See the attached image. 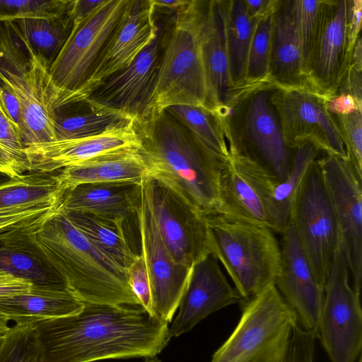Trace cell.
<instances>
[{"instance_id": "74e56055", "label": "cell", "mask_w": 362, "mask_h": 362, "mask_svg": "<svg viewBox=\"0 0 362 362\" xmlns=\"http://www.w3.org/2000/svg\"><path fill=\"white\" fill-rule=\"evenodd\" d=\"M0 362H43L32 323L16 324L3 336Z\"/></svg>"}, {"instance_id": "44dd1931", "label": "cell", "mask_w": 362, "mask_h": 362, "mask_svg": "<svg viewBox=\"0 0 362 362\" xmlns=\"http://www.w3.org/2000/svg\"><path fill=\"white\" fill-rule=\"evenodd\" d=\"M158 31L153 0H129L124 16L83 90L82 98L100 83L129 66L153 41Z\"/></svg>"}, {"instance_id": "91938a15", "label": "cell", "mask_w": 362, "mask_h": 362, "mask_svg": "<svg viewBox=\"0 0 362 362\" xmlns=\"http://www.w3.org/2000/svg\"><path fill=\"white\" fill-rule=\"evenodd\" d=\"M357 362H362V357L360 356Z\"/></svg>"}, {"instance_id": "f35d334b", "label": "cell", "mask_w": 362, "mask_h": 362, "mask_svg": "<svg viewBox=\"0 0 362 362\" xmlns=\"http://www.w3.org/2000/svg\"><path fill=\"white\" fill-rule=\"evenodd\" d=\"M72 0H0V22L54 18L72 11Z\"/></svg>"}, {"instance_id": "681fc988", "label": "cell", "mask_w": 362, "mask_h": 362, "mask_svg": "<svg viewBox=\"0 0 362 362\" xmlns=\"http://www.w3.org/2000/svg\"><path fill=\"white\" fill-rule=\"evenodd\" d=\"M361 69L351 64L341 84L335 93H348L353 96L358 103H362Z\"/></svg>"}, {"instance_id": "8fae6325", "label": "cell", "mask_w": 362, "mask_h": 362, "mask_svg": "<svg viewBox=\"0 0 362 362\" xmlns=\"http://www.w3.org/2000/svg\"><path fill=\"white\" fill-rule=\"evenodd\" d=\"M141 191L161 240L173 259L189 268L209 252L204 216L155 179Z\"/></svg>"}, {"instance_id": "f5cc1de1", "label": "cell", "mask_w": 362, "mask_h": 362, "mask_svg": "<svg viewBox=\"0 0 362 362\" xmlns=\"http://www.w3.org/2000/svg\"><path fill=\"white\" fill-rule=\"evenodd\" d=\"M0 172L11 177L21 175V173L0 144Z\"/></svg>"}, {"instance_id": "e0dca14e", "label": "cell", "mask_w": 362, "mask_h": 362, "mask_svg": "<svg viewBox=\"0 0 362 362\" xmlns=\"http://www.w3.org/2000/svg\"><path fill=\"white\" fill-rule=\"evenodd\" d=\"M354 47L348 37L346 0H324L320 29L305 69L312 91L324 98L337 91L351 64Z\"/></svg>"}, {"instance_id": "c3c4849f", "label": "cell", "mask_w": 362, "mask_h": 362, "mask_svg": "<svg viewBox=\"0 0 362 362\" xmlns=\"http://www.w3.org/2000/svg\"><path fill=\"white\" fill-rule=\"evenodd\" d=\"M32 287L30 282L0 271V298L25 293Z\"/></svg>"}, {"instance_id": "ab89813d", "label": "cell", "mask_w": 362, "mask_h": 362, "mask_svg": "<svg viewBox=\"0 0 362 362\" xmlns=\"http://www.w3.org/2000/svg\"><path fill=\"white\" fill-rule=\"evenodd\" d=\"M332 116L344 143L346 160L362 178V111Z\"/></svg>"}, {"instance_id": "ac0fdd59", "label": "cell", "mask_w": 362, "mask_h": 362, "mask_svg": "<svg viewBox=\"0 0 362 362\" xmlns=\"http://www.w3.org/2000/svg\"><path fill=\"white\" fill-rule=\"evenodd\" d=\"M281 235V264L274 285L298 324L317 337L325 288L317 280L290 222Z\"/></svg>"}, {"instance_id": "2e32d148", "label": "cell", "mask_w": 362, "mask_h": 362, "mask_svg": "<svg viewBox=\"0 0 362 362\" xmlns=\"http://www.w3.org/2000/svg\"><path fill=\"white\" fill-rule=\"evenodd\" d=\"M143 255L150 281L152 310L169 323L187 288L192 267L176 262L165 247L143 196L136 212Z\"/></svg>"}, {"instance_id": "7c38bea8", "label": "cell", "mask_w": 362, "mask_h": 362, "mask_svg": "<svg viewBox=\"0 0 362 362\" xmlns=\"http://www.w3.org/2000/svg\"><path fill=\"white\" fill-rule=\"evenodd\" d=\"M0 78L13 90L22 110L23 141L25 146L53 141V112L59 93L49 69L34 53L0 59Z\"/></svg>"}, {"instance_id": "603a6c76", "label": "cell", "mask_w": 362, "mask_h": 362, "mask_svg": "<svg viewBox=\"0 0 362 362\" xmlns=\"http://www.w3.org/2000/svg\"><path fill=\"white\" fill-rule=\"evenodd\" d=\"M197 18L208 107L214 111L227 105L238 91L233 89L229 74L223 0H197Z\"/></svg>"}, {"instance_id": "e575fe53", "label": "cell", "mask_w": 362, "mask_h": 362, "mask_svg": "<svg viewBox=\"0 0 362 362\" xmlns=\"http://www.w3.org/2000/svg\"><path fill=\"white\" fill-rule=\"evenodd\" d=\"M164 110L180 121L216 153L229 157L223 129L213 111L202 106L188 105H171Z\"/></svg>"}, {"instance_id": "11a10c76", "label": "cell", "mask_w": 362, "mask_h": 362, "mask_svg": "<svg viewBox=\"0 0 362 362\" xmlns=\"http://www.w3.org/2000/svg\"><path fill=\"white\" fill-rule=\"evenodd\" d=\"M8 320L0 315V336L4 335L9 329Z\"/></svg>"}, {"instance_id": "836d02e7", "label": "cell", "mask_w": 362, "mask_h": 362, "mask_svg": "<svg viewBox=\"0 0 362 362\" xmlns=\"http://www.w3.org/2000/svg\"><path fill=\"white\" fill-rule=\"evenodd\" d=\"M65 190L57 172H30L0 185V210L62 201Z\"/></svg>"}, {"instance_id": "52a82bcc", "label": "cell", "mask_w": 362, "mask_h": 362, "mask_svg": "<svg viewBox=\"0 0 362 362\" xmlns=\"http://www.w3.org/2000/svg\"><path fill=\"white\" fill-rule=\"evenodd\" d=\"M242 308L237 326L211 362H282L297 320L275 285Z\"/></svg>"}, {"instance_id": "d6986e66", "label": "cell", "mask_w": 362, "mask_h": 362, "mask_svg": "<svg viewBox=\"0 0 362 362\" xmlns=\"http://www.w3.org/2000/svg\"><path fill=\"white\" fill-rule=\"evenodd\" d=\"M134 119L105 132L78 139L30 144L25 148L30 172L51 173L98 156L138 148Z\"/></svg>"}, {"instance_id": "5bb4252c", "label": "cell", "mask_w": 362, "mask_h": 362, "mask_svg": "<svg viewBox=\"0 0 362 362\" xmlns=\"http://www.w3.org/2000/svg\"><path fill=\"white\" fill-rule=\"evenodd\" d=\"M317 162L338 221L341 247L353 279L361 294L362 279V178L346 158L322 154Z\"/></svg>"}, {"instance_id": "3957f363", "label": "cell", "mask_w": 362, "mask_h": 362, "mask_svg": "<svg viewBox=\"0 0 362 362\" xmlns=\"http://www.w3.org/2000/svg\"><path fill=\"white\" fill-rule=\"evenodd\" d=\"M33 239L81 302L140 305L126 270L97 249L59 209L33 233Z\"/></svg>"}, {"instance_id": "d4e9b609", "label": "cell", "mask_w": 362, "mask_h": 362, "mask_svg": "<svg viewBox=\"0 0 362 362\" xmlns=\"http://www.w3.org/2000/svg\"><path fill=\"white\" fill-rule=\"evenodd\" d=\"M141 195V182L81 184L64 192L59 209L126 223L130 216L136 215Z\"/></svg>"}, {"instance_id": "4fadbf2b", "label": "cell", "mask_w": 362, "mask_h": 362, "mask_svg": "<svg viewBox=\"0 0 362 362\" xmlns=\"http://www.w3.org/2000/svg\"><path fill=\"white\" fill-rule=\"evenodd\" d=\"M272 100L289 147L309 141L325 154L346 159L344 143L324 98L305 88L278 87Z\"/></svg>"}, {"instance_id": "6da1fadb", "label": "cell", "mask_w": 362, "mask_h": 362, "mask_svg": "<svg viewBox=\"0 0 362 362\" xmlns=\"http://www.w3.org/2000/svg\"><path fill=\"white\" fill-rule=\"evenodd\" d=\"M83 304L76 314L32 322L43 362L153 358L171 339L168 323L141 305Z\"/></svg>"}, {"instance_id": "f6af8a7d", "label": "cell", "mask_w": 362, "mask_h": 362, "mask_svg": "<svg viewBox=\"0 0 362 362\" xmlns=\"http://www.w3.org/2000/svg\"><path fill=\"white\" fill-rule=\"evenodd\" d=\"M0 105L6 116L18 129L23 139V120L20 103L13 90L1 78Z\"/></svg>"}, {"instance_id": "ee69618b", "label": "cell", "mask_w": 362, "mask_h": 362, "mask_svg": "<svg viewBox=\"0 0 362 362\" xmlns=\"http://www.w3.org/2000/svg\"><path fill=\"white\" fill-rule=\"evenodd\" d=\"M317 338L316 334L302 328L296 322L282 362H314Z\"/></svg>"}, {"instance_id": "f1b7e54d", "label": "cell", "mask_w": 362, "mask_h": 362, "mask_svg": "<svg viewBox=\"0 0 362 362\" xmlns=\"http://www.w3.org/2000/svg\"><path fill=\"white\" fill-rule=\"evenodd\" d=\"M133 120L112 110L91 105L86 99L72 102L53 112L54 141L89 136Z\"/></svg>"}, {"instance_id": "277c9868", "label": "cell", "mask_w": 362, "mask_h": 362, "mask_svg": "<svg viewBox=\"0 0 362 362\" xmlns=\"http://www.w3.org/2000/svg\"><path fill=\"white\" fill-rule=\"evenodd\" d=\"M278 87L272 81L247 84L227 105L213 112L223 129L229 156L250 163L281 182L291 170L294 148L285 141L272 100Z\"/></svg>"}, {"instance_id": "816d5d0a", "label": "cell", "mask_w": 362, "mask_h": 362, "mask_svg": "<svg viewBox=\"0 0 362 362\" xmlns=\"http://www.w3.org/2000/svg\"><path fill=\"white\" fill-rule=\"evenodd\" d=\"M105 0H75L72 9L74 25L78 24L95 11Z\"/></svg>"}, {"instance_id": "680465c9", "label": "cell", "mask_w": 362, "mask_h": 362, "mask_svg": "<svg viewBox=\"0 0 362 362\" xmlns=\"http://www.w3.org/2000/svg\"><path fill=\"white\" fill-rule=\"evenodd\" d=\"M3 336H0V346H1V345L2 344V341H3Z\"/></svg>"}, {"instance_id": "ffe728a7", "label": "cell", "mask_w": 362, "mask_h": 362, "mask_svg": "<svg viewBox=\"0 0 362 362\" xmlns=\"http://www.w3.org/2000/svg\"><path fill=\"white\" fill-rule=\"evenodd\" d=\"M274 182L252 164L229 156L220 175L219 202L214 214L269 228L267 204Z\"/></svg>"}, {"instance_id": "b9f144b4", "label": "cell", "mask_w": 362, "mask_h": 362, "mask_svg": "<svg viewBox=\"0 0 362 362\" xmlns=\"http://www.w3.org/2000/svg\"><path fill=\"white\" fill-rule=\"evenodd\" d=\"M62 202H42L0 210V231L57 211Z\"/></svg>"}, {"instance_id": "484cf974", "label": "cell", "mask_w": 362, "mask_h": 362, "mask_svg": "<svg viewBox=\"0 0 362 362\" xmlns=\"http://www.w3.org/2000/svg\"><path fill=\"white\" fill-rule=\"evenodd\" d=\"M269 79L282 88L311 90L299 38L285 0H279L274 13Z\"/></svg>"}, {"instance_id": "7a4b0ae2", "label": "cell", "mask_w": 362, "mask_h": 362, "mask_svg": "<svg viewBox=\"0 0 362 362\" xmlns=\"http://www.w3.org/2000/svg\"><path fill=\"white\" fill-rule=\"evenodd\" d=\"M134 127L148 175L203 216L215 213L220 175L228 158L216 153L164 110L134 119Z\"/></svg>"}, {"instance_id": "9a60e30c", "label": "cell", "mask_w": 362, "mask_h": 362, "mask_svg": "<svg viewBox=\"0 0 362 362\" xmlns=\"http://www.w3.org/2000/svg\"><path fill=\"white\" fill-rule=\"evenodd\" d=\"M156 37L127 69L111 76L86 99L91 105L121 112L134 119L149 111L159 71L163 35L159 21Z\"/></svg>"}, {"instance_id": "9c48e42d", "label": "cell", "mask_w": 362, "mask_h": 362, "mask_svg": "<svg viewBox=\"0 0 362 362\" xmlns=\"http://www.w3.org/2000/svg\"><path fill=\"white\" fill-rule=\"evenodd\" d=\"M289 222L317 280L325 289L341 241L334 206L317 159L310 165L303 177L292 205Z\"/></svg>"}, {"instance_id": "cb8c5ba5", "label": "cell", "mask_w": 362, "mask_h": 362, "mask_svg": "<svg viewBox=\"0 0 362 362\" xmlns=\"http://www.w3.org/2000/svg\"><path fill=\"white\" fill-rule=\"evenodd\" d=\"M55 212L0 231V271L33 286L68 290L33 239V233Z\"/></svg>"}, {"instance_id": "4dcf8cb0", "label": "cell", "mask_w": 362, "mask_h": 362, "mask_svg": "<svg viewBox=\"0 0 362 362\" xmlns=\"http://www.w3.org/2000/svg\"><path fill=\"white\" fill-rule=\"evenodd\" d=\"M323 153L313 143L304 141L294 148L291 170L285 180L274 182L269 194L267 213L269 228L281 234L290 221L292 205L310 165Z\"/></svg>"}, {"instance_id": "7dc6e473", "label": "cell", "mask_w": 362, "mask_h": 362, "mask_svg": "<svg viewBox=\"0 0 362 362\" xmlns=\"http://www.w3.org/2000/svg\"><path fill=\"white\" fill-rule=\"evenodd\" d=\"M362 1L346 0V25L349 44L354 47L361 36Z\"/></svg>"}, {"instance_id": "f546056e", "label": "cell", "mask_w": 362, "mask_h": 362, "mask_svg": "<svg viewBox=\"0 0 362 362\" xmlns=\"http://www.w3.org/2000/svg\"><path fill=\"white\" fill-rule=\"evenodd\" d=\"M224 30L229 74L235 90L246 84L249 49L257 21L248 15L243 0H223Z\"/></svg>"}, {"instance_id": "8992f818", "label": "cell", "mask_w": 362, "mask_h": 362, "mask_svg": "<svg viewBox=\"0 0 362 362\" xmlns=\"http://www.w3.org/2000/svg\"><path fill=\"white\" fill-rule=\"evenodd\" d=\"M163 12L165 17L162 21L156 13L163 30V49L148 113L176 105L209 109L199 37L197 0H189L177 12Z\"/></svg>"}, {"instance_id": "8d00e7d4", "label": "cell", "mask_w": 362, "mask_h": 362, "mask_svg": "<svg viewBox=\"0 0 362 362\" xmlns=\"http://www.w3.org/2000/svg\"><path fill=\"white\" fill-rule=\"evenodd\" d=\"M285 1L299 38L305 71L320 29L324 0Z\"/></svg>"}, {"instance_id": "d6a6232c", "label": "cell", "mask_w": 362, "mask_h": 362, "mask_svg": "<svg viewBox=\"0 0 362 362\" xmlns=\"http://www.w3.org/2000/svg\"><path fill=\"white\" fill-rule=\"evenodd\" d=\"M12 21L33 53L49 69L74 27L72 11L54 18H25Z\"/></svg>"}, {"instance_id": "d590c367", "label": "cell", "mask_w": 362, "mask_h": 362, "mask_svg": "<svg viewBox=\"0 0 362 362\" xmlns=\"http://www.w3.org/2000/svg\"><path fill=\"white\" fill-rule=\"evenodd\" d=\"M275 9L260 18L256 24L247 57L246 84L255 85L270 81L269 61Z\"/></svg>"}, {"instance_id": "db71d44e", "label": "cell", "mask_w": 362, "mask_h": 362, "mask_svg": "<svg viewBox=\"0 0 362 362\" xmlns=\"http://www.w3.org/2000/svg\"><path fill=\"white\" fill-rule=\"evenodd\" d=\"M189 0H153L154 6L172 12H177L184 8Z\"/></svg>"}, {"instance_id": "4316f807", "label": "cell", "mask_w": 362, "mask_h": 362, "mask_svg": "<svg viewBox=\"0 0 362 362\" xmlns=\"http://www.w3.org/2000/svg\"><path fill=\"white\" fill-rule=\"evenodd\" d=\"M137 148L120 149L98 156L57 171V177L65 191L86 183H141L148 173Z\"/></svg>"}, {"instance_id": "ba28073f", "label": "cell", "mask_w": 362, "mask_h": 362, "mask_svg": "<svg viewBox=\"0 0 362 362\" xmlns=\"http://www.w3.org/2000/svg\"><path fill=\"white\" fill-rule=\"evenodd\" d=\"M129 0H105L81 23L74 25L49 74L61 101L82 100L112 36L122 21Z\"/></svg>"}, {"instance_id": "60d3db41", "label": "cell", "mask_w": 362, "mask_h": 362, "mask_svg": "<svg viewBox=\"0 0 362 362\" xmlns=\"http://www.w3.org/2000/svg\"><path fill=\"white\" fill-rule=\"evenodd\" d=\"M0 144L21 174L30 173L25 146L17 127L8 119L0 105Z\"/></svg>"}, {"instance_id": "9f6ffc18", "label": "cell", "mask_w": 362, "mask_h": 362, "mask_svg": "<svg viewBox=\"0 0 362 362\" xmlns=\"http://www.w3.org/2000/svg\"><path fill=\"white\" fill-rule=\"evenodd\" d=\"M12 177L11 176L0 172V185L5 182H7Z\"/></svg>"}, {"instance_id": "6f0895ef", "label": "cell", "mask_w": 362, "mask_h": 362, "mask_svg": "<svg viewBox=\"0 0 362 362\" xmlns=\"http://www.w3.org/2000/svg\"><path fill=\"white\" fill-rule=\"evenodd\" d=\"M145 362H161L158 358L156 357L153 358H146V360Z\"/></svg>"}, {"instance_id": "1f68e13d", "label": "cell", "mask_w": 362, "mask_h": 362, "mask_svg": "<svg viewBox=\"0 0 362 362\" xmlns=\"http://www.w3.org/2000/svg\"><path fill=\"white\" fill-rule=\"evenodd\" d=\"M63 213L97 249L124 270L139 254L133 249L128 238L126 223L102 219L88 214Z\"/></svg>"}, {"instance_id": "83f0119b", "label": "cell", "mask_w": 362, "mask_h": 362, "mask_svg": "<svg viewBox=\"0 0 362 362\" xmlns=\"http://www.w3.org/2000/svg\"><path fill=\"white\" fill-rule=\"evenodd\" d=\"M83 303L66 289L33 286L29 292L0 298V315L16 324L76 314Z\"/></svg>"}, {"instance_id": "7bdbcfd3", "label": "cell", "mask_w": 362, "mask_h": 362, "mask_svg": "<svg viewBox=\"0 0 362 362\" xmlns=\"http://www.w3.org/2000/svg\"><path fill=\"white\" fill-rule=\"evenodd\" d=\"M126 272L129 284L140 305L154 317L149 278L144 258L140 252L127 269Z\"/></svg>"}, {"instance_id": "bcb514c9", "label": "cell", "mask_w": 362, "mask_h": 362, "mask_svg": "<svg viewBox=\"0 0 362 362\" xmlns=\"http://www.w3.org/2000/svg\"><path fill=\"white\" fill-rule=\"evenodd\" d=\"M324 100L331 115H344L355 110L362 111V103L348 93H337Z\"/></svg>"}, {"instance_id": "5b68a950", "label": "cell", "mask_w": 362, "mask_h": 362, "mask_svg": "<svg viewBox=\"0 0 362 362\" xmlns=\"http://www.w3.org/2000/svg\"><path fill=\"white\" fill-rule=\"evenodd\" d=\"M204 218L209 252L228 272L241 305L274 284L281 248L271 229L218 214Z\"/></svg>"}, {"instance_id": "7402d4cb", "label": "cell", "mask_w": 362, "mask_h": 362, "mask_svg": "<svg viewBox=\"0 0 362 362\" xmlns=\"http://www.w3.org/2000/svg\"><path fill=\"white\" fill-rule=\"evenodd\" d=\"M240 302L238 291L228 283L218 259L209 253L192 267L178 315L169 328L170 336L186 333L211 313Z\"/></svg>"}, {"instance_id": "30bf717a", "label": "cell", "mask_w": 362, "mask_h": 362, "mask_svg": "<svg viewBox=\"0 0 362 362\" xmlns=\"http://www.w3.org/2000/svg\"><path fill=\"white\" fill-rule=\"evenodd\" d=\"M317 334L331 362H357L361 356L360 295L350 285L341 244L327 277Z\"/></svg>"}, {"instance_id": "f907efd6", "label": "cell", "mask_w": 362, "mask_h": 362, "mask_svg": "<svg viewBox=\"0 0 362 362\" xmlns=\"http://www.w3.org/2000/svg\"><path fill=\"white\" fill-rule=\"evenodd\" d=\"M247 12L254 20H259L274 11L279 0H243Z\"/></svg>"}]
</instances>
